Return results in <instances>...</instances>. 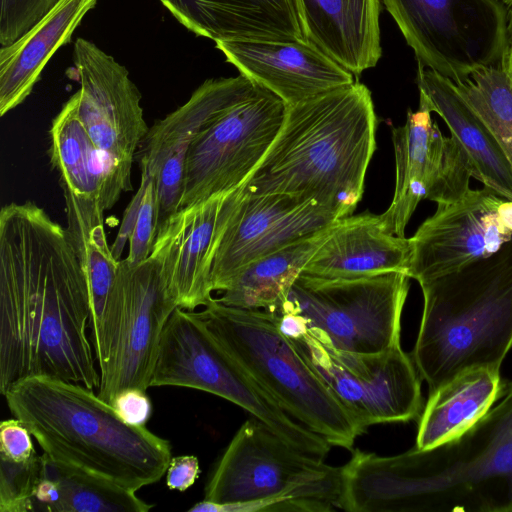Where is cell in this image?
Segmentation results:
<instances>
[{"mask_svg":"<svg viewBox=\"0 0 512 512\" xmlns=\"http://www.w3.org/2000/svg\"><path fill=\"white\" fill-rule=\"evenodd\" d=\"M88 283L66 228L32 201L0 211V392L29 377L98 388Z\"/></svg>","mask_w":512,"mask_h":512,"instance_id":"1","label":"cell"},{"mask_svg":"<svg viewBox=\"0 0 512 512\" xmlns=\"http://www.w3.org/2000/svg\"><path fill=\"white\" fill-rule=\"evenodd\" d=\"M349 512H512V382L475 425L394 456L355 449L342 466Z\"/></svg>","mask_w":512,"mask_h":512,"instance_id":"2","label":"cell"},{"mask_svg":"<svg viewBox=\"0 0 512 512\" xmlns=\"http://www.w3.org/2000/svg\"><path fill=\"white\" fill-rule=\"evenodd\" d=\"M370 90L355 81L287 106L280 131L242 185L246 194H287L352 215L376 150Z\"/></svg>","mask_w":512,"mask_h":512,"instance_id":"3","label":"cell"},{"mask_svg":"<svg viewBox=\"0 0 512 512\" xmlns=\"http://www.w3.org/2000/svg\"><path fill=\"white\" fill-rule=\"evenodd\" d=\"M51 459L138 491L159 481L171 460L170 443L125 422L84 385L52 377H29L3 395Z\"/></svg>","mask_w":512,"mask_h":512,"instance_id":"4","label":"cell"},{"mask_svg":"<svg viewBox=\"0 0 512 512\" xmlns=\"http://www.w3.org/2000/svg\"><path fill=\"white\" fill-rule=\"evenodd\" d=\"M419 285L423 312L411 357L429 394L465 370H500L512 347V241Z\"/></svg>","mask_w":512,"mask_h":512,"instance_id":"5","label":"cell"},{"mask_svg":"<svg viewBox=\"0 0 512 512\" xmlns=\"http://www.w3.org/2000/svg\"><path fill=\"white\" fill-rule=\"evenodd\" d=\"M229 354L292 418L331 446L351 450L366 430L285 336L278 315L212 298L197 312Z\"/></svg>","mask_w":512,"mask_h":512,"instance_id":"6","label":"cell"},{"mask_svg":"<svg viewBox=\"0 0 512 512\" xmlns=\"http://www.w3.org/2000/svg\"><path fill=\"white\" fill-rule=\"evenodd\" d=\"M342 466L305 454L255 417L237 430L206 487L205 512L340 509Z\"/></svg>","mask_w":512,"mask_h":512,"instance_id":"7","label":"cell"},{"mask_svg":"<svg viewBox=\"0 0 512 512\" xmlns=\"http://www.w3.org/2000/svg\"><path fill=\"white\" fill-rule=\"evenodd\" d=\"M150 386L187 387L224 398L305 454L324 459L332 447L288 415L229 354L197 312L177 307L169 317Z\"/></svg>","mask_w":512,"mask_h":512,"instance_id":"8","label":"cell"},{"mask_svg":"<svg viewBox=\"0 0 512 512\" xmlns=\"http://www.w3.org/2000/svg\"><path fill=\"white\" fill-rule=\"evenodd\" d=\"M177 307L152 259L119 260L100 322L91 332L101 399L111 405L122 390L151 387L161 335Z\"/></svg>","mask_w":512,"mask_h":512,"instance_id":"9","label":"cell"},{"mask_svg":"<svg viewBox=\"0 0 512 512\" xmlns=\"http://www.w3.org/2000/svg\"><path fill=\"white\" fill-rule=\"evenodd\" d=\"M410 279L404 272L353 279L300 274L277 315H298L307 332L337 349L379 352L400 344Z\"/></svg>","mask_w":512,"mask_h":512,"instance_id":"10","label":"cell"},{"mask_svg":"<svg viewBox=\"0 0 512 512\" xmlns=\"http://www.w3.org/2000/svg\"><path fill=\"white\" fill-rule=\"evenodd\" d=\"M419 65L453 82L501 65L509 9L502 0H382Z\"/></svg>","mask_w":512,"mask_h":512,"instance_id":"11","label":"cell"},{"mask_svg":"<svg viewBox=\"0 0 512 512\" xmlns=\"http://www.w3.org/2000/svg\"><path fill=\"white\" fill-rule=\"evenodd\" d=\"M286 110L258 85L201 131L187 152L180 208L242 187L277 137Z\"/></svg>","mask_w":512,"mask_h":512,"instance_id":"12","label":"cell"},{"mask_svg":"<svg viewBox=\"0 0 512 512\" xmlns=\"http://www.w3.org/2000/svg\"><path fill=\"white\" fill-rule=\"evenodd\" d=\"M291 341L365 430L421 415L422 379L411 355L400 344L379 352L358 353L337 349L309 332Z\"/></svg>","mask_w":512,"mask_h":512,"instance_id":"13","label":"cell"},{"mask_svg":"<svg viewBox=\"0 0 512 512\" xmlns=\"http://www.w3.org/2000/svg\"><path fill=\"white\" fill-rule=\"evenodd\" d=\"M67 74L80 88L78 112L118 189L132 190L131 169L149 127L128 70L94 43L77 38Z\"/></svg>","mask_w":512,"mask_h":512,"instance_id":"14","label":"cell"},{"mask_svg":"<svg viewBox=\"0 0 512 512\" xmlns=\"http://www.w3.org/2000/svg\"><path fill=\"white\" fill-rule=\"evenodd\" d=\"M431 109L419 98V108L407 111L404 125L392 129L395 188L392 202L381 214L386 229L405 237L406 226L424 199L448 204L469 189L473 168L461 145L442 134Z\"/></svg>","mask_w":512,"mask_h":512,"instance_id":"15","label":"cell"},{"mask_svg":"<svg viewBox=\"0 0 512 512\" xmlns=\"http://www.w3.org/2000/svg\"><path fill=\"white\" fill-rule=\"evenodd\" d=\"M512 241V198L491 187L471 188L437 205L410 238L407 274L418 283L487 258Z\"/></svg>","mask_w":512,"mask_h":512,"instance_id":"16","label":"cell"},{"mask_svg":"<svg viewBox=\"0 0 512 512\" xmlns=\"http://www.w3.org/2000/svg\"><path fill=\"white\" fill-rule=\"evenodd\" d=\"M220 237L211 269L213 291L222 292L245 266L335 224L341 217L314 201L287 194H246Z\"/></svg>","mask_w":512,"mask_h":512,"instance_id":"17","label":"cell"},{"mask_svg":"<svg viewBox=\"0 0 512 512\" xmlns=\"http://www.w3.org/2000/svg\"><path fill=\"white\" fill-rule=\"evenodd\" d=\"M258 85L242 74L208 79L183 105L149 127L136 156L141 174L156 182L159 227L180 208L185 161L193 140Z\"/></svg>","mask_w":512,"mask_h":512,"instance_id":"18","label":"cell"},{"mask_svg":"<svg viewBox=\"0 0 512 512\" xmlns=\"http://www.w3.org/2000/svg\"><path fill=\"white\" fill-rule=\"evenodd\" d=\"M240 188L181 207L160 225L149 258L158 266L178 307L194 311L213 298L212 262Z\"/></svg>","mask_w":512,"mask_h":512,"instance_id":"19","label":"cell"},{"mask_svg":"<svg viewBox=\"0 0 512 512\" xmlns=\"http://www.w3.org/2000/svg\"><path fill=\"white\" fill-rule=\"evenodd\" d=\"M240 74L287 106L351 85L354 75L306 38L288 41H216Z\"/></svg>","mask_w":512,"mask_h":512,"instance_id":"20","label":"cell"},{"mask_svg":"<svg viewBox=\"0 0 512 512\" xmlns=\"http://www.w3.org/2000/svg\"><path fill=\"white\" fill-rule=\"evenodd\" d=\"M410 257V238L390 233L381 214L365 212L341 218L301 274L326 279L407 274Z\"/></svg>","mask_w":512,"mask_h":512,"instance_id":"21","label":"cell"},{"mask_svg":"<svg viewBox=\"0 0 512 512\" xmlns=\"http://www.w3.org/2000/svg\"><path fill=\"white\" fill-rule=\"evenodd\" d=\"M197 36L216 41L304 39L293 0H160Z\"/></svg>","mask_w":512,"mask_h":512,"instance_id":"22","label":"cell"},{"mask_svg":"<svg viewBox=\"0 0 512 512\" xmlns=\"http://www.w3.org/2000/svg\"><path fill=\"white\" fill-rule=\"evenodd\" d=\"M304 37L360 76L382 56L379 0H293Z\"/></svg>","mask_w":512,"mask_h":512,"instance_id":"23","label":"cell"},{"mask_svg":"<svg viewBox=\"0 0 512 512\" xmlns=\"http://www.w3.org/2000/svg\"><path fill=\"white\" fill-rule=\"evenodd\" d=\"M419 98L446 123L473 168V177L500 195L512 196V171L496 139L463 98L455 82L418 64Z\"/></svg>","mask_w":512,"mask_h":512,"instance_id":"24","label":"cell"},{"mask_svg":"<svg viewBox=\"0 0 512 512\" xmlns=\"http://www.w3.org/2000/svg\"><path fill=\"white\" fill-rule=\"evenodd\" d=\"M97 0H58L25 34L0 49V114L20 105L32 92L53 54L71 41Z\"/></svg>","mask_w":512,"mask_h":512,"instance_id":"25","label":"cell"},{"mask_svg":"<svg viewBox=\"0 0 512 512\" xmlns=\"http://www.w3.org/2000/svg\"><path fill=\"white\" fill-rule=\"evenodd\" d=\"M503 388L494 368L475 367L449 379L428 395L415 446L429 449L459 436L485 416Z\"/></svg>","mask_w":512,"mask_h":512,"instance_id":"26","label":"cell"},{"mask_svg":"<svg viewBox=\"0 0 512 512\" xmlns=\"http://www.w3.org/2000/svg\"><path fill=\"white\" fill-rule=\"evenodd\" d=\"M50 138L51 163L62 185L78 196L97 199L105 211L111 209L122 192L80 119L77 92L54 118Z\"/></svg>","mask_w":512,"mask_h":512,"instance_id":"27","label":"cell"},{"mask_svg":"<svg viewBox=\"0 0 512 512\" xmlns=\"http://www.w3.org/2000/svg\"><path fill=\"white\" fill-rule=\"evenodd\" d=\"M335 224L249 263L217 300L227 306L277 315L295 280Z\"/></svg>","mask_w":512,"mask_h":512,"instance_id":"28","label":"cell"},{"mask_svg":"<svg viewBox=\"0 0 512 512\" xmlns=\"http://www.w3.org/2000/svg\"><path fill=\"white\" fill-rule=\"evenodd\" d=\"M66 231L85 274L91 299V332L98 326L118 270L108 244L104 209L97 199L81 197L62 185Z\"/></svg>","mask_w":512,"mask_h":512,"instance_id":"29","label":"cell"},{"mask_svg":"<svg viewBox=\"0 0 512 512\" xmlns=\"http://www.w3.org/2000/svg\"><path fill=\"white\" fill-rule=\"evenodd\" d=\"M43 455L60 487L53 512H147L153 507L135 491Z\"/></svg>","mask_w":512,"mask_h":512,"instance_id":"30","label":"cell"},{"mask_svg":"<svg viewBox=\"0 0 512 512\" xmlns=\"http://www.w3.org/2000/svg\"><path fill=\"white\" fill-rule=\"evenodd\" d=\"M455 84L493 134L512 171V80L502 64Z\"/></svg>","mask_w":512,"mask_h":512,"instance_id":"31","label":"cell"},{"mask_svg":"<svg viewBox=\"0 0 512 512\" xmlns=\"http://www.w3.org/2000/svg\"><path fill=\"white\" fill-rule=\"evenodd\" d=\"M159 229V201L155 180L141 174L137 193L127 207L121 228L111 247L119 261L127 241L129 252L126 259L131 264L147 260L153 250Z\"/></svg>","mask_w":512,"mask_h":512,"instance_id":"32","label":"cell"},{"mask_svg":"<svg viewBox=\"0 0 512 512\" xmlns=\"http://www.w3.org/2000/svg\"><path fill=\"white\" fill-rule=\"evenodd\" d=\"M41 456L16 462L0 457V511H34L33 497L41 472Z\"/></svg>","mask_w":512,"mask_h":512,"instance_id":"33","label":"cell"},{"mask_svg":"<svg viewBox=\"0 0 512 512\" xmlns=\"http://www.w3.org/2000/svg\"><path fill=\"white\" fill-rule=\"evenodd\" d=\"M58 0H0V45H10L32 28Z\"/></svg>","mask_w":512,"mask_h":512,"instance_id":"34","label":"cell"},{"mask_svg":"<svg viewBox=\"0 0 512 512\" xmlns=\"http://www.w3.org/2000/svg\"><path fill=\"white\" fill-rule=\"evenodd\" d=\"M31 433L17 418L6 419L0 424V457L22 462L34 457Z\"/></svg>","mask_w":512,"mask_h":512,"instance_id":"35","label":"cell"},{"mask_svg":"<svg viewBox=\"0 0 512 512\" xmlns=\"http://www.w3.org/2000/svg\"><path fill=\"white\" fill-rule=\"evenodd\" d=\"M111 405L125 422L134 426H145L152 415L150 398L138 388L122 390Z\"/></svg>","mask_w":512,"mask_h":512,"instance_id":"36","label":"cell"},{"mask_svg":"<svg viewBox=\"0 0 512 512\" xmlns=\"http://www.w3.org/2000/svg\"><path fill=\"white\" fill-rule=\"evenodd\" d=\"M200 467L194 455L172 457L166 471V485L170 490L184 492L198 479Z\"/></svg>","mask_w":512,"mask_h":512,"instance_id":"37","label":"cell"},{"mask_svg":"<svg viewBox=\"0 0 512 512\" xmlns=\"http://www.w3.org/2000/svg\"><path fill=\"white\" fill-rule=\"evenodd\" d=\"M502 66L512 80V8L509 11L508 42Z\"/></svg>","mask_w":512,"mask_h":512,"instance_id":"38","label":"cell"},{"mask_svg":"<svg viewBox=\"0 0 512 512\" xmlns=\"http://www.w3.org/2000/svg\"><path fill=\"white\" fill-rule=\"evenodd\" d=\"M504 3H506L508 6H512V0H502Z\"/></svg>","mask_w":512,"mask_h":512,"instance_id":"39","label":"cell"}]
</instances>
